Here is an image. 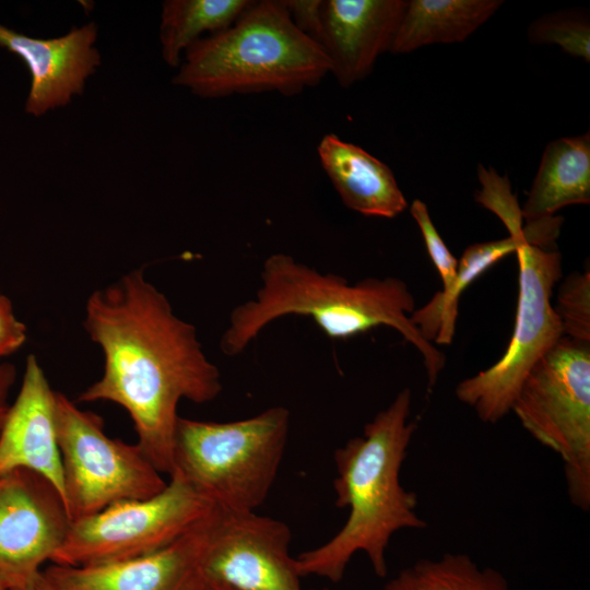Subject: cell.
Masks as SVG:
<instances>
[{
    "instance_id": "2e32d148",
    "label": "cell",
    "mask_w": 590,
    "mask_h": 590,
    "mask_svg": "<svg viewBox=\"0 0 590 590\" xmlns=\"http://www.w3.org/2000/svg\"><path fill=\"white\" fill-rule=\"evenodd\" d=\"M502 222L509 235L467 247L458 261L451 285L437 292L411 315L412 322L426 341L439 345L450 344L456 332L459 298L465 288L492 266L516 252L524 238H533L542 246H548L555 243L560 232V223L553 216L524 222L521 213H514Z\"/></svg>"
},
{
    "instance_id": "52a82bcc",
    "label": "cell",
    "mask_w": 590,
    "mask_h": 590,
    "mask_svg": "<svg viewBox=\"0 0 590 590\" xmlns=\"http://www.w3.org/2000/svg\"><path fill=\"white\" fill-rule=\"evenodd\" d=\"M519 294L515 328L503 356L488 368L461 380L455 393L484 423H497L510 411L533 365L563 337L551 298L562 278V256L554 246L524 238L516 249Z\"/></svg>"
},
{
    "instance_id": "4316f807",
    "label": "cell",
    "mask_w": 590,
    "mask_h": 590,
    "mask_svg": "<svg viewBox=\"0 0 590 590\" xmlns=\"http://www.w3.org/2000/svg\"><path fill=\"white\" fill-rule=\"evenodd\" d=\"M15 378V367L10 363H0V432L10 408L8 398Z\"/></svg>"
},
{
    "instance_id": "4dcf8cb0",
    "label": "cell",
    "mask_w": 590,
    "mask_h": 590,
    "mask_svg": "<svg viewBox=\"0 0 590 590\" xmlns=\"http://www.w3.org/2000/svg\"><path fill=\"white\" fill-rule=\"evenodd\" d=\"M0 590H9L7 585L3 582V580L0 578Z\"/></svg>"
},
{
    "instance_id": "e0dca14e",
    "label": "cell",
    "mask_w": 590,
    "mask_h": 590,
    "mask_svg": "<svg viewBox=\"0 0 590 590\" xmlns=\"http://www.w3.org/2000/svg\"><path fill=\"white\" fill-rule=\"evenodd\" d=\"M317 153L344 205L365 216L393 219L408 208L392 170L358 145L329 133Z\"/></svg>"
},
{
    "instance_id": "cb8c5ba5",
    "label": "cell",
    "mask_w": 590,
    "mask_h": 590,
    "mask_svg": "<svg viewBox=\"0 0 590 590\" xmlns=\"http://www.w3.org/2000/svg\"><path fill=\"white\" fill-rule=\"evenodd\" d=\"M411 214L421 229L425 247L442 281V290L448 288L453 282L458 260L450 252L444 239L436 229L426 204L416 199L410 206Z\"/></svg>"
},
{
    "instance_id": "d6986e66",
    "label": "cell",
    "mask_w": 590,
    "mask_h": 590,
    "mask_svg": "<svg viewBox=\"0 0 590 590\" xmlns=\"http://www.w3.org/2000/svg\"><path fill=\"white\" fill-rule=\"evenodd\" d=\"M500 0H411L390 50L406 54L433 44L463 42L502 7Z\"/></svg>"
},
{
    "instance_id": "ac0fdd59",
    "label": "cell",
    "mask_w": 590,
    "mask_h": 590,
    "mask_svg": "<svg viewBox=\"0 0 590 590\" xmlns=\"http://www.w3.org/2000/svg\"><path fill=\"white\" fill-rule=\"evenodd\" d=\"M590 203V134L550 142L521 208L523 221L553 216L573 204Z\"/></svg>"
},
{
    "instance_id": "d4e9b609",
    "label": "cell",
    "mask_w": 590,
    "mask_h": 590,
    "mask_svg": "<svg viewBox=\"0 0 590 590\" xmlns=\"http://www.w3.org/2000/svg\"><path fill=\"white\" fill-rule=\"evenodd\" d=\"M282 3L288 11L294 25L320 46L323 0H282Z\"/></svg>"
},
{
    "instance_id": "8992f818",
    "label": "cell",
    "mask_w": 590,
    "mask_h": 590,
    "mask_svg": "<svg viewBox=\"0 0 590 590\" xmlns=\"http://www.w3.org/2000/svg\"><path fill=\"white\" fill-rule=\"evenodd\" d=\"M563 460L568 498L590 509V342L562 337L530 369L511 411Z\"/></svg>"
},
{
    "instance_id": "4fadbf2b",
    "label": "cell",
    "mask_w": 590,
    "mask_h": 590,
    "mask_svg": "<svg viewBox=\"0 0 590 590\" xmlns=\"http://www.w3.org/2000/svg\"><path fill=\"white\" fill-rule=\"evenodd\" d=\"M204 517L151 554L96 566L52 564L44 571L63 590H206L201 566Z\"/></svg>"
},
{
    "instance_id": "1f68e13d",
    "label": "cell",
    "mask_w": 590,
    "mask_h": 590,
    "mask_svg": "<svg viewBox=\"0 0 590 590\" xmlns=\"http://www.w3.org/2000/svg\"><path fill=\"white\" fill-rule=\"evenodd\" d=\"M314 590H316V589H314ZM322 590H329V589H322Z\"/></svg>"
},
{
    "instance_id": "9c48e42d",
    "label": "cell",
    "mask_w": 590,
    "mask_h": 590,
    "mask_svg": "<svg viewBox=\"0 0 590 590\" xmlns=\"http://www.w3.org/2000/svg\"><path fill=\"white\" fill-rule=\"evenodd\" d=\"M213 507L179 474L172 473L158 494L116 503L72 521L54 565L111 564L156 552L192 529Z\"/></svg>"
},
{
    "instance_id": "3957f363",
    "label": "cell",
    "mask_w": 590,
    "mask_h": 590,
    "mask_svg": "<svg viewBox=\"0 0 590 590\" xmlns=\"http://www.w3.org/2000/svg\"><path fill=\"white\" fill-rule=\"evenodd\" d=\"M252 299L237 305L221 337L220 349L237 356L274 320L304 316L334 340H344L386 326L398 331L422 355L432 390L446 364L445 354L426 341L411 320L415 299L396 276L365 278L356 283L322 273L286 253L269 256Z\"/></svg>"
},
{
    "instance_id": "603a6c76",
    "label": "cell",
    "mask_w": 590,
    "mask_h": 590,
    "mask_svg": "<svg viewBox=\"0 0 590 590\" xmlns=\"http://www.w3.org/2000/svg\"><path fill=\"white\" fill-rule=\"evenodd\" d=\"M554 311L563 337L590 342V269L573 272L560 283Z\"/></svg>"
},
{
    "instance_id": "7402d4cb",
    "label": "cell",
    "mask_w": 590,
    "mask_h": 590,
    "mask_svg": "<svg viewBox=\"0 0 590 590\" xmlns=\"http://www.w3.org/2000/svg\"><path fill=\"white\" fill-rule=\"evenodd\" d=\"M528 36L534 44H556L573 57L590 61V23L585 13L557 12L531 23Z\"/></svg>"
},
{
    "instance_id": "5b68a950",
    "label": "cell",
    "mask_w": 590,
    "mask_h": 590,
    "mask_svg": "<svg viewBox=\"0 0 590 590\" xmlns=\"http://www.w3.org/2000/svg\"><path fill=\"white\" fill-rule=\"evenodd\" d=\"M290 424V411L284 406L224 423L179 416L172 473L213 505L256 511L278 475Z\"/></svg>"
},
{
    "instance_id": "44dd1931",
    "label": "cell",
    "mask_w": 590,
    "mask_h": 590,
    "mask_svg": "<svg viewBox=\"0 0 590 590\" xmlns=\"http://www.w3.org/2000/svg\"><path fill=\"white\" fill-rule=\"evenodd\" d=\"M412 569L423 590H511L498 570L480 567L462 553L421 559Z\"/></svg>"
},
{
    "instance_id": "277c9868",
    "label": "cell",
    "mask_w": 590,
    "mask_h": 590,
    "mask_svg": "<svg viewBox=\"0 0 590 590\" xmlns=\"http://www.w3.org/2000/svg\"><path fill=\"white\" fill-rule=\"evenodd\" d=\"M184 55L173 84L203 98L296 95L331 72L324 50L294 25L282 0L252 1L228 28L198 39Z\"/></svg>"
},
{
    "instance_id": "6da1fadb",
    "label": "cell",
    "mask_w": 590,
    "mask_h": 590,
    "mask_svg": "<svg viewBox=\"0 0 590 590\" xmlns=\"http://www.w3.org/2000/svg\"><path fill=\"white\" fill-rule=\"evenodd\" d=\"M83 326L103 353L104 370L78 400L123 408L137 444L169 475L179 402L208 403L222 391L220 370L206 357L196 327L175 314L143 268L91 293Z\"/></svg>"
},
{
    "instance_id": "f546056e",
    "label": "cell",
    "mask_w": 590,
    "mask_h": 590,
    "mask_svg": "<svg viewBox=\"0 0 590 590\" xmlns=\"http://www.w3.org/2000/svg\"><path fill=\"white\" fill-rule=\"evenodd\" d=\"M206 590H234L232 588L221 586V585H208Z\"/></svg>"
},
{
    "instance_id": "8fae6325",
    "label": "cell",
    "mask_w": 590,
    "mask_h": 590,
    "mask_svg": "<svg viewBox=\"0 0 590 590\" xmlns=\"http://www.w3.org/2000/svg\"><path fill=\"white\" fill-rule=\"evenodd\" d=\"M71 523L62 497L49 481L24 469L0 475V578L9 590L43 571Z\"/></svg>"
},
{
    "instance_id": "7a4b0ae2",
    "label": "cell",
    "mask_w": 590,
    "mask_h": 590,
    "mask_svg": "<svg viewBox=\"0 0 590 590\" xmlns=\"http://www.w3.org/2000/svg\"><path fill=\"white\" fill-rule=\"evenodd\" d=\"M411 405V390L402 389L364 426L361 436L334 451L335 506L347 508L349 516L331 539L295 557L300 577L339 582L352 557L363 552L375 574L385 578L391 538L400 530L427 527L416 511V494L400 480L416 428L409 420Z\"/></svg>"
},
{
    "instance_id": "ba28073f",
    "label": "cell",
    "mask_w": 590,
    "mask_h": 590,
    "mask_svg": "<svg viewBox=\"0 0 590 590\" xmlns=\"http://www.w3.org/2000/svg\"><path fill=\"white\" fill-rule=\"evenodd\" d=\"M63 502L72 521L120 502L145 499L167 482L138 444L110 438L101 416L56 393Z\"/></svg>"
},
{
    "instance_id": "ffe728a7",
    "label": "cell",
    "mask_w": 590,
    "mask_h": 590,
    "mask_svg": "<svg viewBox=\"0 0 590 590\" xmlns=\"http://www.w3.org/2000/svg\"><path fill=\"white\" fill-rule=\"evenodd\" d=\"M252 0H167L162 4L160 43L163 60L173 68L181 54L205 32L228 28Z\"/></svg>"
},
{
    "instance_id": "9a60e30c",
    "label": "cell",
    "mask_w": 590,
    "mask_h": 590,
    "mask_svg": "<svg viewBox=\"0 0 590 590\" xmlns=\"http://www.w3.org/2000/svg\"><path fill=\"white\" fill-rule=\"evenodd\" d=\"M405 5V0H323L320 46L341 86L368 76L390 50Z\"/></svg>"
},
{
    "instance_id": "5bb4252c",
    "label": "cell",
    "mask_w": 590,
    "mask_h": 590,
    "mask_svg": "<svg viewBox=\"0 0 590 590\" xmlns=\"http://www.w3.org/2000/svg\"><path fill=\"white\" fill-rule=\"evenodd\" d=\"M56 393L38 359L28 355L20 391L0 432V475L16 469L33 471L49 481L63 499Z\"/></svg>"
},
{
    "instance_id": "7c38bea8",
    "label": "cell",
    "mask_w": 590,
    "mask_h": 590,
    "mask_svg": "<svg viewBox=\"0 0 590 590\" xmlns=\"http://www.w3.org/2000/svg\"><path fill=\"white\" fill-rule=\"evenodd\" d=\"M97 26L90 22L55 38H35L0 24V46L20 57L31 74L25 111L39 117L82 94L101 64Z\"/></svg>"
},
{
    "instance_id": "30bf717a",
    "label": "cell",
    "mask_w": 590,
    "mask_h": 590,
    "mask_svg": "<svg viewBox=\"0 0 590 590\" xmlns=\"http://www.w3.org/2000/svg\"><path fill=\"white\" fill-rule=\"evenodd\" d=\"M291 540L284 521L213 505L203 519L206 583L234 590H303Z\"/></svg>"
},
{
    "instance_id": "f1b7e54d",
    "label": "cell",
    "mask_w": 590,
    "mask_h": 590,
    "mask_svg": "<svg viewBox=\"0 0 590 590\" xmlns=\"http://www.w3.org/2000/svg\"><path fill=\"white\" fill-rule=\"evenodd\" d=\"M11 590H63L43 570L31 582Z\"/></svg>"
},
{
    "instance_id": "83f0119b",
    "label": "cell",
    "mask_w": 590,
    "mask_h": 590,
    "mask_svg": "<svg viewBox=\"0 0 590 590\" xmlns=\"http://www.w3.org/2000/svg\"><path fill=\"white\" fill-rule=\"evenodd\" d=\"M384 590H423L417 581V578L412 569L405 568L396 577L390 579Z\"/></svg>"
},
{
    "instance_id": "484cf974",
    "label": "cell",
    "mask_w": 590,
    "mask_h": 590,
    "mask_svg": "<svg viewBox=\"0 0 590 590\" xmlns=\"http://www.w3.org/2000/svg\"><path fill=\"white\" fill-rule=\"evenodd\" d=\"M25 341V324L16 317L11 300L0 294V359L17 351Z\"/></svg>"
}]
</instances>
